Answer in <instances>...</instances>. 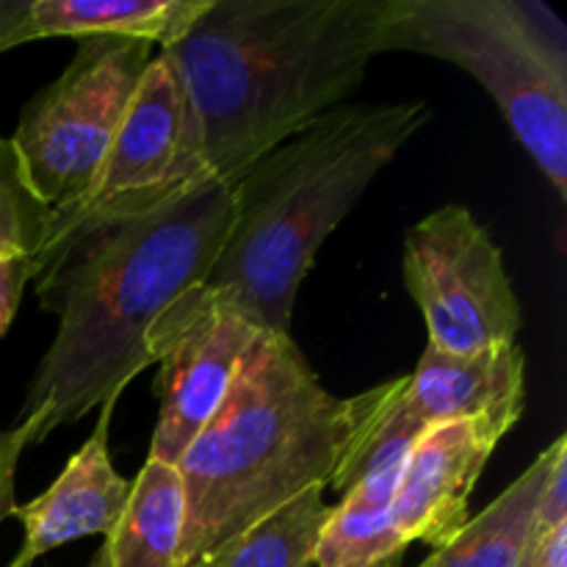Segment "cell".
<instances>
[{
  "mask_svg": "<svg viewBox=\"0 0 567 567\" xmlns=\"http://www.w3.org/2000/svg\"><path fill=\"white\" fill-rule=\"evenodd\" d=\"M230 186L197 183L147 214L72 227L33 258L39 308L59 319L14 426L25 446L116 402L153 363L161 316L197 291L230 227Z\"/></svg>",
  "mask_w": 567,
  "mask_h": 567,
  "instance_id": "obj_1",
  "label": "cell"
},
{
  "mask_svg": "<svg viewBox=\"0 0 567 567\" xmlns=\"http://www.w3.org/2000/svg\"><path fill=\"white\" fill-rule=\"evenodd\" d=\"M388 0H214L161 50L181 75L205 164L233 183L349 103L382 53Z\"/></svg>",
  "mask_w": 567,
  "mask_h": 567,
  "instance_id": "obj_2",
  "label": "cell"
},
{
  "mask_svg": "<svg viewBox=\"0 0 567 567\" xmlns=\"http://www.w3.org/2000/svg\"><path fill=\"white\" fill-rule=\"evenodd\" d=\"M430 116L426 100L347 103L269 150L230 186V227L199 291L291 338L319 247Z\"/></svg>",
  "mask_w": 567,
  "mask_h": 567,
  "instance_id": "obj_3",
  "label": "cell"
},
{
  "mask_svg": "<svg viewBox=\"0 0 567 567\" xmlns=\"http://www.w3.org/2000/svg\"><path fill=\"white\" fill-rule=\"evenodd\" d=\"M382 396L385 382L352 399L332 396L293 338H260L175 465L186 496L177 567H197L255 520L330 485Z\"/></svg>",
  "mask_w": 567,
  "mask_h": 567,
  "instance_id": "obj_4",
  "label": "cell"
},
{
  "mask_svg": "<svg viewBox=\"0 0 567 567\" xmlns=\"http://www.w3.org/2000/svg\"><path fill=\"white\" fill-rule=\"evenodd\" d=\"M452 61L487 89L515 138L567 199V37L529 0H388L382 53Z\"/></svg>",
  "mask_w": 567,
  "mask_h": 567,
  "instance_id": "obj_5",
  "label": "cell"
},
{
  "mask_svg": "<svg viewBox=\"0 0 567 567\" xmlns=\"http://www.w3.org/2000/svg\"><path fill=\"white\" fill-rule=\"evenodd\" d=\"M153 59L147 39H78L70 66L22 109L11 144L53 216L89 194Z\"/></svg>",
  "mask_w": 567,
  "mask_h": 567,
  "instance_id": "obj_6",
  "label": "cell"
},
{
  "mask_svg": "<svg viewBox=\"0 0 567 567\" xmlns=\"http://www.w3.org/2000/svg\"><path fill=\"white\" fill-rule=\"evenodd\" d=\"M404 282L449 354L509 347L524 324L502 249L465 205H443L404 236Z\"/></svg>",
  "mask_w": 567,
  "mask_h": 567,
  "instance_id": "obj_7",
  "label": "cell"
},
{
  "mask_svg": "<svg viewBox=\"0 0 567 567\" xmlns=\"http://www.w3.org/2000/svg\"><path fill=\"white\" fill-rule=\"evenodd\" d=\"M203 136L181 75L164 53L150 61L86 197L53 216L50 238L72 227L147 214L208 181Z\"/></svg>",
  "mask_w": 567,
  "mask_h": 567,
  "instance_id": "obj_8",
  "label": "cell"
},
{
  "mask_svg": "<svg viewBox=\"0 0 567 567\" xmlns=\"http://www.w3.org/2000/svg\"><path fill=\"white\" fill-rule=\"evenodd\" d=\"M264 336L244 316L214 302L199 288L161 316L150 336V354L158 363V424L147 460L177 465L194 437L214 419L244 360Z\"/></svg>",
  "mask_w": 567,
  "mask_h": 567,
  "instance_id": "obj_9",
  "label": "cell"
},
{
  "mask_svg": "<svg viewBox=\"0 0 567 567\" xmlns=\"http://www.w3.org/2000/svg\"><path fill=\"white\" fill-rule=\"evenodd\" d=\"M502 437L474 421H452L426 430L410 454L391 520L408 543L443 548L465 524L468 504L487 460Z\"/></svg>",
  "mask_w": 567,
  "mask_h": 567,
  "instance_id": "obj_10",
  "label": "cell"
},
{
  "mask_svg": "<svg viewBox=\"0 0 567 567\" xmlns=\"http://www.w3.org/2000/svg\"><path fill=\"white\" fill-rule=\"evenodd\" d=\"M116 402L103 404L89 441L64 465L59 480L39 498L17 507L25 540L9 567H31L39 557L72 540L109 535L125 513L133 482L116 474L109 452V424Z\"/></svg>",
  "mask_w": 567,
  "mask_h": 567,
  "instance_id": "obj_11",
  "label": "cell"
},
{
  "mask_svg": "<svg viewBox=\"0 0 567 567\" xmlns=\"http://www.w3.org/2000/svg\"><path fill=\"white\" fill-rule=\"evenodd\" d=\"M404 402L426 426L474 421L498 437L518 424L526 404V354L518 343L476 354L426 347L408 374Z\"/></svg>",
  "mask_w": 567,
  "mask_h": 567,
  "instance_id": "obj_12",
  "label": "cell"
},
{
  "mask_svg": "<svg viewBox=\"0 0 567 567\" xmlns=\"http://www.w3.org/2000/svg\"><path fill=\"white\" fill-rule=\"evenodd\" d=\"M404 388L408 377L385 382V396L347 449L336 476L327 485L341 496L343 504L369 515H391L410 454L430 430L410 413Z\"/></svg>",
  "mask_w": 567,
  "mask_h": 567,
  "instance_id": "obj_13",
  "label": "cell"
},
{
  "mask_svg": "<svg viewBox=\"0 0 567 567\" xmlns=\"http://www.w3.org/2000/svg\"><path fill=\"white\" fill-rule=\"evenodd\" d=\"M186 529V496L175 465L147 460L131 498L89 567H177Z\"/></svg>",
  "mask_w": 567,
  "mask_h": 567,
  "instance_id": "obj_14",
  "label": "cell"
},
{
  "mask_svg": "<svg viewBox=\"0 0 567 567\" xmlns=\"http://www.w3.org/2000/svg\"><path fill=\"white\" fill-rule=\"evenodd\" d=\"M557 441L496 498L487 509L435 548L421 567H524L535 543L540 493L551 471Z\"/></svg>",
  "mask_w": 567,
  "mask_h": 567,
  "instance_id": "obj_15",
  "label": "cell"
},
{
  "mask_svg": "<svg viewBox=\"0 0 567 567\" xmlns=\"http://www.w3.org/2000/svg\"><path fill=\"white\" fill-rule=\"evenodd\" d=\"M214 0H33L39 39L133 37L161 50L181 42Z\"/></svg>",
  "mask_w": 567,
  "mask_h": 567,
  "instance_id": "obj_16",
  "label": "cell"
},
{
  "mask_svg": "<svg viewBox=\"0 0 567 567\" xmlns=\"http://www.w3.org/2000/svg\"><path fill=\"white\" fill-rule=\"evenodd\" d=\"M330 515L324 487H310L266 518L255 520L241 535L221 543L197 567H310Z\"/></svg>",
  "mask_w": 567,
  "mask_h": 567,
  "instance_id": "obj_17",
  "label": "cell"
},
{
  "mask_svg": "<svg viewBox=\"0 0 567 567\" xmlns=\"http://www.w3.org/2000/svg\"><path fill=\"white\" fill-rule=\"evenodd\" d=\"M410 543L391 515H369L349 504L332 507L321 532L316 567H399Z\"/></svg>",
  "mask_w": 567,
  "mask_h": 567,
  "instance_id": "obj_18",
  "label": "cell"
},
{
  "mask_svg": "<svg viewBox=\"0 0 567 567\" xmlns=\"http://www.w3.org/2000/svg\"><path fill=\"white\" fill-rule=\"evenodd\" d=\"M53 210L28 183L11 138L0 136V260H33L48 244Z\"/></svg>",
  "mask_w": 567,
  "mask_h": 567,
  "instance_id": "obj_19",
  "label": "cell"
},
{
  "mask_svg": "<svg viewBox=\"0 0 567 567\" xmlns=\"http://www.w3.org/2000/svg\"><path fill=\"white\" fill-rule=\"evenodd\" d=\"M33 277V260L3 258L0 260V338L9 332L25 286Z\"/></svg>",
  "mask_w": 567,
  "mask_h": 567,
  "instance_id": "obj_20",
  "label": "cell"
},
{
  "mask_svg": "<svg viewBox=\"0 0 567 567\" xmlns=\"http://www.w3.org/2000/svg\"><path fill=\"white\" fill-rule=\"evenodd\" d=\"M37 39L33 0H0V55Z\"/></svg>",
  "mask_w": 567,
  "mask_h": 567,
  "instance_id": "obj_21",
  "label": "cell"
},
{
  "mask_svg": "<svg viewBox=\"0 0 567 567\" xmlns=\"http://www.w3.org/2000/svg\"><path fill=\"white\" fill-rule=\"evenodd\" d=\"M22 449H25V441H22L20 432L0 430V524L17 509L14 476Z\"/></svg>",
  "mask_w": 567,
  "mask_h": 567,
  "instance_id": "obj_22",
  "label": "cell"
},
{
  "mask_svg": "<svg viewBox=\"0 0 567 567\" xmlns=\"http://www.w3.org/2000/svg\"><path fill=\"white\" fill-rule=\"evenodd\" d=\"M526 567H567V524L535 535Z\"/></svg>",
  "mask_w": 567,
  "mask_h": 567,
  "instance_id": "obj_23",
  "label": "cell"
},
{
  "mask_svg": "<svg viewBox=\"0 0 567 567\" xmlns=\"http://www.w3.org/2000/svg\"><path fill=\"white\" fill-rule=\"evenodd\" d=\"M524 567H526V565H524Z\"/></svg>",
  "mask_w": 567,
  "mask_h": 567,
  "instance_id": "obj_24",
  "label": "cell"
}]
</instances>
